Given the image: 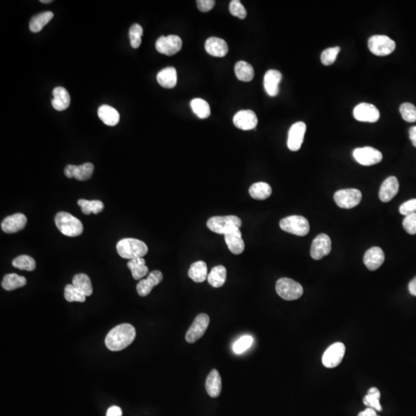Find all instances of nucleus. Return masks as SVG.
I'll return each instance as SVG.
<instances>
[{
    "label": "nucleus",
    "mask_w": 416,
    "mask_h": 416,
    "mask_svg": "<svg viewBox=\"0 0 416 416\" xmlns=\"http://www.w3.org/2000/svg\"><path fill=\"white\" fill-rule=\"evenodd\" d=\"M206 393L211 397L217 398L220 396L222 388L221 375L216 369H213L208 375L205 384Z\"/></svg>",
    "instance_id": "obj_25"
},
{
    "label": "nucleus",
    "mask_w": 416,
    "mask_h": 416,
    "mask_svg": "<svg viewBox=\"0 0 416 416\" xmlns=\"http://www.w3.org/2000/svg\"><path fill=\"white\" fill-rule=\"evenodd\" d=\"M197 7L199 10L203 13L211 11L215 5V1L214 0H197Z\"/></svg>",
    "instance_id": "obj_49"
},
{
    "label": "nucleus",
    "mask_w": 416,
    "mask_h": 416,
    "mask_svg": "<svg viewBox=\"0 0 416 416\" xmlns=\"http://www.w3.org/2000/svg\"><path fill=\"white\" fill-rule=\"evenodd\" d=\"M55 224L63 235L77 237L83 233L84 226L77 218L67 212H60L55 217Z\"/></svg>",
    "instance_id": "obj_4"
},
{
    "label": "nucleus",
    "mask_w": 416,
    "mask_h": 416,
    "mask_svg": "<svg viewBox=\"0 0 416 416\" xmlns=\"http://www.w3.org/2000/svg\"><path fill=\"white\" fill-rule=\"evenodd\" d=\"M193 112L200 119H206L210 117L211 108L209 104L204 99L196 98L191 102Z\"/></svg>",
    "instance_id": "obj_37"
},
{
    "label": "nucleus",
    "mask_w": 416,
    "mask_h": 416,
    "mask_svg": "<svg viewBox=\"0 0 416 416\" xmlns=\"http://www.w3.org/2000/svg\"><path fill=\"white\" fill-rule=\"evenodd\" d=\"M229 10L232 16H236L241 19L246 18L247 11L244 6L241 4V1H238V0L231 1L229 6Z\"/></svg>",
    "instance_id": "obj_46"
},
{
    "label": "nucleus",
    "mask_w": 416,
    "mask_h": 416,
    "mask_svg": "<svg viewBox=\"0 0 416 416\" xmlns=\"http://www.w3.org/2000/svg\"><path fill=\"white\" fill-rule=\"evenodd\" d=\"M409 138L411 143H412L413 146L416 147V126L410 128Z\"/></svg>",
    "instance_id": "obj_53"
},
{
    "label": "nucleus",
    "mask_w": 416,
    "mask_h": 416,
    "mask_svg": "<svg viewBox=\"0 0 416 416\" xmlns=\"http://www.w3.org/2000/svg\"><path fill=\"white\" fill-rule=\"evenodd\" d=\"M353 157L357 162L363 166H372L382 161V153L371 147H360L354 150Z\"/></svg>",
    "instance_id": "obj_10"
},
{
    "label": "nucleus",
    "mask_w": 416,
    "mask_h": 416,
    "mask_svg": "<svg viewBox=\"0 0 416 416\" xmlns=\"http://www.w3.org/2000/svg\"><path fill=\"white\" fill-rule=\"evenodd\" d=\"M241 224V220L235 215L213 217L206 222V226L212 231L224 235L240 229Z\"/></svg>",
    "instance_id": "obj_3"
},
{
    "label": "nucleus",
    "mask_w": 416,
    "mask_h": 416,
    "mask_svg": "<svg viewBox=\"0 0 416 416\" xmlns=\"http://www.w3.org/2000/svg\"><path fill=\"white\" fill-rule=\"evenodd\" d=\"M402 118L408 123L416 121V108L410 102H404L399 108Z\"/></svg>",
    "instance_id": "obj_43"
},
{
    "label": "nucleus",
    "mask_w": 416,
    "mask_h": 416,
    "mask_svg": "<svg viewBox=\"0 0 416 416\" xmlns=\"http://www.w3.org/2000/svg\"><path fill=\"white\" fill-rule=\"evenodd\" d=\"M122 409L118 406H111L107 412V416H122Z\"/></svg>",
    "instance_id": "obj_50"
},
{
    "label": "nucleus",
    "mask_w": 416,
    "mask_h": 416,
    "mask_svg": "<svg viewBox=\"0 0 416 416\" xmlns=\"http://www.w3.org/2000/svg\"><path fill=\"white\" fill-rule=\"evenodd\" d=\"M282 80V74L278 70L270 69L264 77V87L270 96H275L279 93V84Z\"/></svg>",
    "instance_id": "obj_19"
},
{
    "label": "nucleus",
    "mask_w": 416,
    "mask_h": 416,
    "mask_svg": "<svg viewBox=\"0 0 416 416\" xmlns=\"http://www.w3.org/2000/svg\"><path fill=\"white\" fill-rule=\"evenodd\" d=\"M408 291L411 295L416 297V277H414L408 284Z\"/></svg>",
    "instance_id": "obj_52"
},
{
    "label": "nucleus",
    "mask_w": 416,
    "mask_h": 416,
    "mask_svg": "<svg viewBox=\"0 0 416 416\" xmlns=\"http://www.w3.org/2000/svg\"><path fill=\"white\" fill-rule=\"evenodd\" d=\"M210 323V318L207 315L200 314L194 319L191 328L186 334V341L192 344L197 342L206 332L208 325Z\"/></svg>",
    "instance_id": "obj_12"
},
{
    "label": "nucleus",
    "mask_w": 416,
    "mask_h": 416,
    "mask_svg": "<svg viewBox=\"0 0 416 416\" xmlns=\"http://www.w3.org/2000/svg\"><path fill=\"white\" fill-rule=\"evenodd\" d=\"M117 251L120 257L132 260L144 257L148 252V248L144 241L135 238H124L117 243Z\"/></svg>",
    "instance_id": "obj_2"
},
{
    "label": "nucleus",
    "mask_w": 416,
    "mask_h": 416,
    "mask_svg": "<svg viewBox=\"0 0 416 416\" xmlns=\"http://www.w3.org/2000/svg\"><path fill=\"white\" fill-rule=\"evenodd\" d=\"M368 46L372 54L378 57H385L396 49V44L394 40L385 35H375L369 39Z\"/></svg>",
    "instance_id": "obj_7"
},
{
    "label": "nucleus",
    "mask_w": 416,
    "mask_h": 416,
    "mask_svg": "<svg viewBox=\"0 0 416 416\" xmlns=\"http://www.w3.org/2000/svg\"><path fill=\"white\" fill-rule=\"evenodd\" d=\"M271 193H272L271 187L265 182H257L254 184L249 189L251 197L258 200H266L271 196Z\"/></svg>",
    "instance_id": "obj_34"
},
{
    "label": "nucleus",
    "mask_w": 416,
    "mask_h": 416,
    "mask_svg": "<svg viewBox=\"0 0 416 416\" xmlns=\"http://www.w3.org/2000/svg\"><path fill=\"white\" fill-rule=\"evenodd\" d=\"M64 297L66 301L69 302H84L86 301V296L79 289H76L73 284H67L64 289Z\"/></svg>",
    "instance_id": "obj_40"
},
{
    "label": "nucleus",
    "mask_w": 416,
    "mask_h": 416,
    "mask_svg": "<svg viewBox=\"0 0 416 416\" xmlns=\"http://www.w3.org/2000/svg\"><path fill=\"white\" fill-rule=\"evenodd\" d=\"M233 122L235 126L238 129L250 131L257 126L258 120L254 111L245 110L237 113L233 117Z\"/></svg>",
    "instance_id": "obj_16"
},
{
    "label": "nucleus",
    "mask_w": 416,
    "mask_h": 416,
    "mask_svg": "<svg viewBox=\"0 0 416 416\" xmlns=\"http://www.w3.org/2000/svg\"><path fill=\"white\" fill-rule=\"evenodd\" d=\"M73 286L79 289L86 296H90L93 294V286L88 275L85 274H78L73 277Z\"/></svg>",
    "instance_id": "obj_36"
},
{
    "label": "nucleus",
    "mask_w": 416,
    "mask_h": 416,
    "mask_svg": "<svg viewBox=\"0 0 416 416\" xmlns=\"http://www.w3.org/2000/svg\"><path fill=\"white\" fill-rule=\"evenodd\" d=\"M235 72L237 78L243 82H250L254 76L252 66L245 61H239L235 64Z\"/></svg>",
    "instance_id": "obj_33"
},
{
    "label": "nucleus",
    "mask_w": 416,
    "mask_h": 416,
    "mask_svg": "<svg viewBox=\"0 0 416 416\" xmlns=\"http://www.w3.org/2000/svg\"><path fill=\"white\" fill-rule=\"evenodd\" d=\"M52 106L58 111L67 109L70 104V96L66 89L63 87H56L53 91Z\"/></svg>",
    "instance_id": "obj_26"
},
{
    "label": "nucleus",
    "mask_w": 416,
    "mask_h": 416,
    "mask_svg": "<svg viewBox=\"0 0 416 416\" xmlns=\"http://www.w3.org/2000/svg\"><path fill=\"white\" fill-rule=\"evenodd\" d=\"M13 266L18 269L32 271L36 268V262L28 255H20L13 261Z\"/></svg>",
    "instance_id": "obj_41"
},
{
    "label": "nucleus",
    "mask_w": 416,
    "mask_h": 416,
    "mask_svg": "<svg viewBox=\"0 0 416 416\" xmlns=\"http://www.w3.org/2000/svg\"><path fill=\"white\" fill-rule=\"evenodd\" d=\"M363 261L368 269L370 271H375L384 263L385 254L381 248L378 247H373L366 251Z\"/></svg>",
    "instance_id": "obj_21"
},
{
    "label": "nucleus",
    "mask_w": 416,
    "mask_h": 416,
    "mask_svg": "<svg viewBox=\"0 0 416 416\" xmlns=\"http://www.w3.org/2000/svg\"><path fill=\"white\" fill-rule=\"evenodd\" d=\"M353 115L355 120L358 121L375 123L379 119L380 113L376 107L372 104L361 102L355 107Z\"/></svg>",
    "instance_id": "obj_14"
},
{
    "label": "nucleus",
    "mask_w": 416,
    "mask_h": 416,
    "mask_svg": "<svg viewBox=\"0 0 416 416\" xmlns=\"http://www.w3.org/2000/svg\"><path fill=\"white\" fill-rule=\"evenodd\" d=\"M94 166L91 163H85L81 166L69 164L65 168V175L68 178H76L78 180H87L91 177Z\"/></svg>",
    "instance_id": "obj_17"
},
{
    "label": "nucleus",
    "mask_w": 416,
    "mask_h": 416,
    "mask_svg": "<svg viewBox=\"0 0 416 416\" xmlns=\"http://www.w3.org/2000/svg\"><path fill=\"white\" fill-rule=\"evenodd\" d=\"M345 354V345L342 342H336L325 351L322 357V363L328 369L337 367L342 362Z\"/></svg>",
    "instance_id": "obj_11"
},
{
    "label": "nucleus",
    "mask_w": 416,
    "mask_h": 416,
    "mask_svg": "<svg viewBox=\"0 0 416 416\" xmlns=\"http://www.w3.org/2000/svg\"><path fill=\"white\" fill-rule=\"evenodd\" d=\"M205 49L208 54L213 57H224L228 52V46L222 39L211 37L205 43Z\"/></svg>",
    "instance_id": "obj_23"
},
{
    "label": "nucleus",
    "mask_w": 416,
    "mask_h": 416,
    "mask_svg": "<svg viewBox=\"0 0 416 416\" xmlns=\"http://www.w3.org/2000/svg\"><path fill=\"white\" fill-rule=\"evenodd\" d=\"M27 279L16 274H7L2 281V287L7 291H13L27 284Z\"/></svg>",
    "instance_id": "obj_35"
},
{
    "label": "nucleus",
    "mask_w": 416,
    "mask_h": 416,
    "mask_svg": "<svg viewBox=\"0 0 416 416\" xmlns=\"http://www.w3.org/2000/svg\"><path fill=\"white\" fill-rule=\"evenodd\" d=\"M224 240L227 244V248L230 250V252L233 254H240L245 251V242L242 239L240 229L224 235Z\"/></svg>",
    "instance_id": "obj_24"
},
{
    "label": "nucleus",
    "mask_w": 416,
    "mask_h": 416,
    "mask_svg": "<svg viewBox=\"0 0 416 416\" xmlns=\"http://www.w3.org/2000/svg\"><path fill=\"white\" fill-rule=\"evenodd\" d=\"M227 279V270L223 265H218L212 268L208 274L207 281L214 288H221L224 285Z\"/></svg>",
    "instance_id": "obj_31"
},
{
    "label": "nucleus",
    "mask_w": 416,
    "mask_h": 416,
    "mask_svg": "<svg viewBox=\"0 0 416 416\" xmlns=\"http://www.w3.org/2000/svg\"><path fill=\"white\" fill-rule=\"evenodd\" d=\"M306 124L304 122H297L291 126L288 137V147L292 151H298L302 145Z\"/></svg>",
    "instance_id": "obj_15"
},
{
    "label": "nucleus",
    "mask_w": 416,
    "mask_h": 416,
    "mask_svg": "<svg viewBox=\"0 0 416 416\" xmlns=\"http://www.w3.org/2000/svg\"><path fill=\"white\" fill-rule=\"evenodd\" d=\"M399 180L394 176L384 180L379 190V198L382 202H389L399 192Z\"/></svg>",
    "instance_id": "obj_22"
},
{
    "label": "nucleus",
    "mask_w": 416,
    "mask_h": 416,
    "mask_svg": "<svg viewBox=\"0 0 416 416\" xmlns=\"http://www.w3.org/2000/svg\"><path fill=\"white\" fill-rule=\"evenodd\" d=\"M280 227L284 231L301 237L307 235L310 230L308 221L299 215H292L283 218L280 221Z\"/></svg>",
    "instance_id": "obj_6"
},
{
    "label": "nucleus",
    "mask_w": 416,
    "mask_h": 416,
    "mask_svg": "<svg viewBox=\"0 0 416 416\" xmlns=\"http://www.w3.org/2000/svg\"><path fill=\"white\" fill-rule=\"evenodd\" d=\"M358 416H379L376 413V411L372 408H367L364 411H361Z\"/></svg>",
    "instance_id": "obj_51"
},
{
    "label": "nucleus",
    "mask_w": 416,
    "mask_h": 416,
    "mask_svg": "<svg viewBox=\"0 0 416 416\" xmlns=\"http://www.w3.org/2000/svg\"><path fill=\"white\" fill-rule=\"evenodd\" d=\"M188 276L194 282H203L208 276L206 263L201 261L193 263L188 271Z\"/></svg>",
    "instance_id": "obj_29"
},
{
    "label": "nucleus",
    "mask_w": 416,
    "mask_h": 416,
    "mask_svg": "<svg viewBox=\"0 0 416 416\" xmlns=\"http://www.w3.org/2000/svg\"><path fill=\"white\" fill-rule=\"evenodd\" d=\"M99 119L108 126H114L120 121V114L115 108L108 105H102L98 110Z\"/></svg>",
    "instance_id": "obj_28"
},
{
    "label": "nucleus",
    "mask_w": 416,
    "mask_h": 416,
    "mask_svg": "<svg viewBox=\"0 0 416 416\" xmlns=\"http://www.w3.org/2000/svg\"><path fill=\"white\" fill-rule=\"evenodd\" d=\"M362 194L358 189H342L334 194V200L341 208L351 209L359 204Z\"/></svg>",
    "instance_id": "obj_8"
},
{
    "label": "nucleus",
    "mask_w": 416,
    "mask_h": 416,
    "mask_svg": "<svg viewBox=\"0 0 416 416\" xmlns=\"http://www.w3.org/2000/svg\"><path fill=\"white\" fill-rule=\"evenodd\" d=\"M404 229L409 235H416V213L405 216L402 222Z\"/></svg>",
    "instance_id": "obj_47"
},
{
    "label": "nucleus",
    "mask_w": 416,
    "mask_h": 416,
    "mask_svg": "<svg viewBox=\"0 0 416 416\" xmlns=\"http://www.w3.org/2000/svg\"><path fill=\"white\" fill-rule=\"evenodd\" d=\"M135 337V328L129 324H122L108 333L105 339V345L109 350L119 352L129 346Z\"/></svg>",
    "instance_id": "obj_1"
},
{
    "label": "nucleus",
    "mask_w": 416,
    "mask_h": 416,
    "mask_svg": "<svg viewBox=\"0 0 416 416\" xmlns=\"http://www.w3.org/2000/svg\"><path fill=\"white\" fill-rule=\"evenodd\" d=\"M129 36L131 46L134 49L140 47L141 44V37L143 36L142 27L140 24H134L129 29Z\"/></svg>",
    "instance_id": "obj_42"
},
{
    "label": "nucleus",
    "mask_w": 416,
    "mask_h": 416,
    "mask_svg": "<svg viewBox=\"0 0 416 416\" xmlns=\"http://www.w3.org/2000/svg\"><path fill=\"white\" fill-rule=\"evenodd\" d=\"M127 267L131 270L133 277L135 280L141 279L148 274V268L146 266L145 260L143 257H137L129 260L127 263Z\"/></svg>",
    "instance_id": "obj_30"
},
{
    "label": "nucleus",
    "mask_w": 416,
    "mask_h": 416,
    "mask_svg": "<svg viewBox=\"0 0 416 416\" xmlns=\"http://www.w3.org/2000/svg\"><path fill=\"white\" fill-rule=\"evenodd\" d=\"M276 292L283 299L287 301H294L302 296V286L288 277H283L276 283Z\"/></svg>",
    "instance_id": "obj_5"
},
{
    "label": "nucleus",
    "mask_w": 416,
    "mask_h": 416,
    "mask_svg": "<svg viewBox=\"0 0 416 416\" xmlns=\"http://www.w3.org/2000/svg\"><path fill=\"white\" fill-rule=\"evenodd\" d=\"M157 81L158 84L164 88H173L177 85V70L175 68L172 66L163 69L157 75Z\"/></svg>",
    "instance_id": "obj_27"
},
{
    "label": "nucleus",
    "mask_w": 416,
    "mask_h": 416,
    "mask_svg": "<svg viewBox=\"0 0 416 416\" xmlns=\"http://www.w3.org/2000/svg\"><path fill=\"white\" fill-rule=\"evenodd\" d=\"M253 337L250 335L242 336L233 345V351L236 354H241L248 350L252 345Z\"/></svg>",
    "instance_id": "obj_44"
},
{
    "label": "nucleus",
    "mask_w": 416,
    "mask_h": 416,
    "mask_svg": "<svg viewBox=\"0 0 416 416\" xmlns=\"http://www.w3.org/2000/svg\"><path fill=\"white\" fill-rule=\"evenodd\" d=\"M331 250V241L325 233L318 235L312 242L310 256L315 260H320L328 255Z\"/></svg>",
    "instance_id": "obj_13"
},
{
    "label": "nucleus",
    "mask_w": 416,
    "mask_h": 416,
    "mask_svg": "<svg viewBox=\"0 0 416 416\" xmlns=\"http://www.w3.org/2000/svg\"><path fill=\"white\" fill-rule=\"evenodd\" d=\"M380 397H381V394H380L379 390L373 387L368 391V394L363 399V403L369 408H373L375 411H382V407L380 405Z\"/></svg>",
    "instance_id": "obj_39"
},
{
    "label": "nucleus",
    "mask_w": 416,
    "mask_h": 416,
    "mask_svg": "<svg viewBox=\"0 0 416 416\" xmlns=\"http://www.w3.org/2000/svg\"><path fill=\"white\" fill-rule=\"evenodd\" d=\"M340 47L339 46H334V47L328 48L325 49L322 52V56H321V60L322 63L325 66H329V65L333 64L335 62L337 56L339 55L340 52Z\"/></svg>",
    "instance_id": "obj_45"
},
{
    "label": "nucleus",
    "mask_w": 416,
    "mask_h": 416,
    "mask_svg": "<svg viewBox=\"0 0 416 416\" xmlns=\"http://www.w3.org/2000/svg\"><path fill=\"white\" fill-rule=\"evenodd\" d=\"M78 205L81 206L83 213L86 215H90V213L97 215L102 212L104 208L103 203L100 200H87L81 199L78 200Z\"/></svg>",
    "instance_id": "obj_38"
},
{
    "label": "nucleus",
    "mask_w": 416,
    "mask_h": 416,
    "mask_svg": "<svg viewBox=\"0 0 416 416\" xmlns=\"http://www.w3.org/2000/svg\"><path fill=\"white\" fill-rule=\"evenodd\" d=\"M54 16V13L50 11L43 12L33 16L30 22V31L34 33L41 31L43 27L50 22Z\"/></svg>",
    "instance_id": "obj_32"
},
{
    "label": "nucleus",
    "mask_w": 416,
    "mask_h": 416,
    "mask_svg": "<svg viewBox=\"0 0 416 416\" xmlns=\"http://www.w3.org/2000/svg\"><path fill=\"white\" fill-rule=\"evenodd\" d=\"M399 212L404 216L416 213V199H411L402 203L399 207Z\"/></svg>",
    "instance_id": "obj_48"
},
{
    "label": "nucleus",
    "mask_w": 416,
    "mask_h": 416,
    "mask_svg": "<svg viewBox=\"0 0 416 416\" xmlns=\"http://www.w3.org/2000/svg\"><path fill=\"white\" fill-rule=\"evenodd\" d=\"M182 40L178 36L170 35L160 37L156 42V49L160 54L167 56L175 55L182 48Z\"/></svg>",
    "instance_id": "obj_9"
},
{
    "label": "nucleus",
    "mask_w": 416,
    "mask_h": 416,
    "mask_svg": "<svg viewBox=\"0 0 416 416\" xmlns=\"http://www.w3.org/2000/svg\"><path fill=\"white\" fill-rule=\"evenodd\" d=\"M27 218L23 214H15L3 221L1 228L7 233H13L22 230L27 225Z\"/></svg>",
    "instance_id": "obj_20"
},
{
    "label": "nucleus",
    "mask_w": 416,
    "mask_h": 416,
    "mask_svg": "<svg viewBox=\"0 0 416 416\" xmlns=\"http://www.w3.org/2000/svg\"><path fill=\"white\" fill-rule=\"evenodd\" d=\"M163 278H164V276L161 271H152L149 274L146 279L141 280L137 284V293L141 297L147 296L151 292L152 289L162 281Z\"/></svg>",
    "instance_id": "obj_18"
},
{
    "label": "nucleus",
    "mask_w": 416,
    "mask_h": 416,
    "mask_svg": "<svg viewBox=\"0 0 416 416\" xmlns=\"http://www.w3.org/2000/svg\"><path fill=\"white\" fill-rule=\"evenodd\" d=\"M40 2H41L42 4H50V3H52L53 1L52 0H45V1L44 0H41Z\"/></svg>",
    "instance_id": "obj_54"
}]
</instances>
